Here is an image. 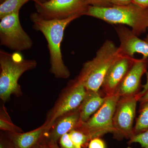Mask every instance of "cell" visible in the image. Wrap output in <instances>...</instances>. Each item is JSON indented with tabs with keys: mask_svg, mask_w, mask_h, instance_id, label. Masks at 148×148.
Wrapping results in <instances>:
<instances>
[{
	"mask_svg": "<svg viewBox=\"0 0 148 148\" xmlns=\"http://www.w3.org/2000/svg\"><path fill=\"white\" fill-rule=\"evenodd\" d=\"M5 1H6V0H0V3H1L3 2H4Z\"/></svg>",
	"mask_w": 148,
	"mask_h": 148,
	"instance_id": "cell-31",
	"label": "cell"
},
{
	"mask_svg": "<svg viewBox=\"0 0 148 148\" xmlns=\"http://www.w3.org/2000/svg\"><path fill=\"white\" fill-rule=\"evenodd\" d=\"M127 148H131L130 147H127Z\"/></svg>",
	"mask_w": 148,
	"mask_h": 148,
	"instance_id": "cell-33",
	"label": "cell"
},
{
	"mask_svg": "<svg viewBox=\"0 0 148 148\" xmlns=\"http://www.w3.org/2000/svg\"><path fill=\"white\" fill-rule=\"evenodd\" d=\"M135 58L123 56L112 65L104 79L101 88L104 95H114L120 84L132 66Z\"/></svg>",
	"mask_w": 148,
	"mask_h": 148,
	"instance_id": "cell-11",
	"label": "cell"
},
{
	"mask_svg": "<svg viewBox=\"0 0 148 148\" xmlns=\"http://www.w3.org/2000/svg\"><path fill=\"white\" fill-rule=\"evenodd\" d=\"M88 148H106L105 142L100 138H95L90 140Z\"/></svg>",
	"mask_w": 148,
	"mask_h": 148,
	"instance_id": "cell-24",
	"label": "cell"
},
{
	"mask_svg": "<svg viewBox=\"0 0 148 148\" xmlns=\"http://www.w3.org/2000/svg\"><path fill=\"white\" fill-rule=\"evenodd\" d=\"M51 128L45 122L40 127L30 132H9L8 140L13 148H32L47 136Z\"/></svg>",
	"mask_w": 148,
	"mask_h": 148,
	"instance_id": "cell-13",
	"label": "cell"
},
{
	"mask_svg": "<svg viewBox=\"0 0 148 148\" xmlns=\"http://www.w3.org/2000/svg\"><path fill=\"white\" fill-rule=\"evenodd\" d=\"M29 1H32L34 2V3H42L46 2L49 0H29Z\"/></svg>",
	"mask_w": 148,
	"mask_h": 148,
	"instance_id": "cell-29",
	"label": "cell"
},
{
	"mask_svg": "<svg viewBox=\"0 0 148 148\" xmlns=\"http://www.w3.org/2000/svg\"><path fill=\"white\" fill-rule=\"evenodd\" d=\"M114 5H127L132 3V0H112Z\"/></svg>",
	"mask_w": 148,
	"mask_h": 148,
	"instance_id": "cell-25",
	"label": "cell"
},
{
	"mask_svg": "<svg viewBox=\"0 0 148 148\" xmlns=\"http://www.w3.org/2000/svg\"><path fill=\"white\" fill-rule=\"evenodd\" d=\"M120 96L116 94L106 96L102 107L87 121L79 123L76 130L86 134L90 141L107 133L113 132V119Z\"/></svg>",
	"mask_w": 148,
	"mask_h": 148,
	"instance_id": "cell-5",
	"label": "cell"
},
{
	"mask_svg": "<svg viewBox=\"0 0 148 148\" xmlns=\"http://www.w3.org/2000/svg\"><path fill=\"white\" fill-rule=\"evenodd\" d=\"M80 123L79 108L58 118L48 133L47 138L49 142L57 143L61 136L76 129Z\"/></svg>",
	"mask_w": 148,
	"mask_h": 148,
	"instance_id": "cell-14",
	"label": "cell"
},
{
	"mask_svg": "<svg viewBox=\"0 0 148 148\" xmlns=\"http://www.w3.org/2000/svg\"><path fill=\"white\" fill-rule=\"evenodd\" d=\"M61 148H75L69 133H66L60 138Z\"/></svg>",
	"mask_w": 148,
	"mask_h": 148,
	"instance_id": "cell-23",
	"label": "cell"
},
{
	"mask_svg": "<svg viewBox=\"0 0 148 148\" xmlns=\"http://www.w3.org/2000/svg\"><path fill=\"white\" fill-rule=\"evenodd\" d=\"M146 41H147V42H148V36L147 37V38H146Z\"/></svg>",
	"mask_w": 148,
	"mask_h": 148,
	"instance_id": "cell-32",
	"label": "cell"
},
{
	"mask_svg": "<svg viewBox=\"0 0 148 148\" xmlns=\"http://www.w3.org/2000/svg\"><path fill=\"white\" fill-rule=\"evenodd\" d=\"M106 96L98 91L87 90L84 99L79 106L80 123H84L88 120L102 107Z\"/></svg>",
	"mask_w": 148,
	"mask_h": 148,
	"instance_id": "cell-15",
	"label": "cell"
},
{
	"mask_svg": "<svg viewBox=\"0 0 148 148\" xmlns=\"http://www.w3.org/2000/svg\"><path fill=\"white\" fill-rule=\"evenodd\" d=\"M79 17L78 16H74L63 20H47L43 18L36 12L30 15L33 29L41 32L47 41L50 55V71L58 78L66 79L71 75L63 61L61 45L66 27Z\"/></svg>",
	"mask_w": 148,
	"mask_h": 148,
	"instance_id": "cell-1",
	"label": "cell"
},
{
	"mask_svg": "<svg viewBox=\"0 0 148 148\" xmlns=\"http://www.w3.org/2000/svg\"><path fill=\"white\" fill-rule=\"evenodd\" d=\"M85 15L99 18L109 24L127 25L137 36L145 32L148 27V8L133 3L127 5L109 7L88 6Z\"/></svg>",
	"mask_w": 148,
	"mask_h": 148,
	"instance_id": "cell-3",
	"label": "cell"
},
{
	"mask_svg": "<svg viewBox=\"0 0 148 148\" xmlns=\"http://www.w3.org/2000/svg\"><path fill=\"white\" fill-rule=\"evenodd\" d=\"M140 106L139 115L133 129L134 135L148 130V101Z\"/></svg>",
	"mask_w": 148,
	"mask_h": 148,
	"instance_id": "cell-17",
	"label": "cell"
},
{
	"mask_svg": "<svg viewBox=\"0 0 148 148\" xmlns=\"http://www.w3.org/2000/svg\"><path fill=\"white\" fill-rule=\"evenodd\" d=\"M0 128L2 130L13 133H21L23 132L20 127L14 124L8 116L5 108H3L1 112Z\"/></svg>",
	"mask_w": 148,
	"mask_h": 148,
	"instance_id": "cell-18",
	"label": "cell"
},
{
	"mask_svg": "<svg viewBox=\"0 0 148 148\" xmlns=\"http://www.w3.org/2000/svg\"><path fill=\"white\" fill-rule=\"evenodd\" d=\"M0 45L15 52L32 48L33 41L21 26L19 12L8 15L1 19Z\"/></svg>",
	"mask_w": 148,
	"mask_h": 148,
	"instance_id": "cell-6",
	"label": "cell"
},
{
	"mask_svg": "<svg viewBox=\"0 0 148 148\" xmlns=\"http://www.w3.org/2000/svg\"><path fill=\"white\" fill-rule=\"evenodd\" d=\"M124 56L114 43L107 40L92 59L85 62L76 79L86 90L98 91L111 66Z\"/></svg>",
	"mask_w": 148,
	"mask_h": 148,
	"instance_id": "cell-2",
	"label": "cell"
},
{
	"mask_svg": "<svg viewBox=\"0 0 148 148\" xmlns=\"http://www.w3.org/2000/svg\"><path fill=\"white\" fill-rule=\"evenodd\" d=\"M147 58L135 59L124 78L117 88L115 93L120 97L135 96L140 92L141 80L147 72Z\"/></svg>",
	"mask_w": 148,
	"mask_h": 148,
	"instance_id": "cell-10",
	"label": "cell"
},
{
	"mask_svg": "<svg viewBox=\"0 0 148 148\" xmlns=\"http://www.w3.org/2000/svg\"><path fill=\"white\" fill-rule=\"evenodd\" d=\"M133 143H139L143 148H148V130L134 135L129 139V144Z\"/></svg>",
	"mask_w": 148,
	"mask_h": 148,
	"instance_id": "cell-20",
	"label": "cell"
},
{
	"mask_svg": "<svg viewBox=\"0 0 148 148\" xmlns=\"http://www.w3.org/2000/svg\"><path fill=\"white\" fill-rule=\"evenodd\" d=\"M86 91L84 86L76 80L72 82L49 112L45 122L51 127L60 117L78 108Z\"/></svg>",
	"mask_w": 148,
	"mask_h": 148,
	"instance_id": "cell-9",
	"label": "cell"
},
{
	"mask_svg": "<svg viewBox=\"0 0 148 148\" xmlns=\"http://www.w3.org/2000/svg\"><path fill=\"white\" fill-rule=\"evenodd\" d=\"M88 6L98 7H109L114 5L112 0H84Z\"/></svg>",
	"mask_w": 148,
	"mask_h": 148,
	"instance_id": "cell-22",
	"label": "cell"
},
{
	"mask_svg": "<svg viewBox=\"0 0 148 148\" xmlns=\"http://www.w3.org/2000/svg\"><path fill=\"white\" fill-rule=\"evenodd\" d=\"M37 13L47 20H63L74 16L85 15L88 5L84 0H49L35 3Z\"/></svg>",
	"mask_w": 148,
	"mask_h": 148,
	"instance_id": "cell-8",
	"label": "cell"
},
{
	"mask_svg": "<svg viewBox=\"0 0 148 148\" xmlns=\"http://www.w3.org/2000/svg\"><path fill=\"white\" fill-rule=\"evenodd\" d=\"M139 98L135 96L120 97L113 119V132L117 139H130L134 135L133 123L136 116V107Z\"/></svg>",
	"mask_w": 148,
	"mask_h": 148,
	"instance_id": "cell-7",
	"label": "cell"
},
{
	"mask_svg": "<svg viewBox=\"0 0 148 148\" xmlns=\"http://www.w3.org/2000/svg\"><path fill=\"white\" fill-rule=\"evenodd\" d=\"M148 101V90L139 99V101L140 104Z\"/></svg>",
	"mask_w": 148,
	"mask_h": 148,
	"instance_id": "cell-28",
	"label": "cell"
},
{
	"mask_svg": "<svg viewBox=\"0 0 148 148\" xmlns=\"http://www.w3.org/2000/svg\"><path fill=\"white\" fill-rule=\"evenodd\" d=\"M132 3L144 8H148V0H132Z\"/></svg>",
	"mask_w": 148,
	"mask_h": 148,
	"instance_id": "cell-26",
	"label": "cell"
},
{
	"mask_svg": "<svg viewBox=\"0 0 148 148\" xmlns=\"http://www.w3.org/2000/svg\"><path fill=\"white\" fill-rule=\"evenodd\" d=\"M2 144L3 148H13L10 143L9 142L8 140H5L3 139L1 141ZM32 148H51V145L50 143L48 142L46 137L43 140H42L40 143L37 144L36 145L34 146Z\"/></svg>",
	"mask_w": 148,
	"mask_h": 148,
	"instance_id": "cell-21",
	"label": "cell"
},
{
	"mask_svg": "<svg viewBox=\"0 0 148 148\" xmlns=\"http://www.w3.org/2000/svg\"><path fill=\"white\" fill-rule=\"evenodd\" d=\"M37 65L36 60L24 59L20 52L10 53L0 50V98L3 102L8 101L11 95L21 96L19 78L25 72L35 69Z\"/></svg>",
	"mask_w": 148,
	"mask_h": 148,
	"instance_id": "cell-4",
	"label": "cell"
},
{
	"mask_svg": "<svg viewBox=\"0 0 148 148\" xmlns=\"http://www.w3.org/2000/svg\"><path fill=\"white\" fill-rule=\"evenodd\" d=\"M49 143H50L51 145V148H60L57 145V143H51L50 142H49Z\"/></svg>",
	"mask_w": 148,
	"mask_h": 148,
	"instance_id": "cell-30",
	"label": "cell"
},
{
	"mask_svg": "<svg viewBox=\"0 0 148 148\" xmlns=\"http://www.w3.org/2000/svg\"><path fill=\"white\" fill-rule=\"evenodd\" d=\"M119 38L120 45L119 47L124 56L133 58L135 53H141L143 58L148 57V42L140 39L132 30L124 27L116 28Z\"/></svg>",
	"mask_w": 148,
	"mask_h": 148,
	"instance_id": "cell-12",
	"label": "cell"
},
{
	"mask_svg": "<svg viewBox=\"0 0 148 148\" xmlns=\"http://www.w3.org/2000/svg\"><path fill=\"white\" fill-rule=\"evenodd\" d=\"M69 134L75 148H82L84 145L90 141L87 135L77 130H73Z\"/></svg>",
	"mask_w": 148,
	"mask_h": 148,
	"instance_id": "cell-19",
	"label": "cell"
},
{
	"mask_svg": "<svg viewBox=\"0 0 148 148\" xmlns=\"http://www.w3.org/2000/svg\"><path fill=\"white\" fill-rule=\"evenodd\" d=\"M146 76H147V82L145 84L142 86L143 90L138 93V95L140 98L148 90V72H146Z\"/></svg>",
	"mask_w": 148,
	"mask_h": 148,
	"instance_id": "cell-27",
	"label": "cell"
},
{
	"mask_svg": "<svg viewBox=\"0 0 148 148\" xmlns=\"http://www.w3.org/2000/svg\"><path fill=\"white\" fill-rule=\"evenodd\" d=\"M29 0H6L0 5V19L3 17L19 12L20 9Z\"/></svg>",
	"mask_w": 148,
	"mask_h": 148,
	"instance_id": "cell-16",
	"label": "cell"
}]
</instances>
